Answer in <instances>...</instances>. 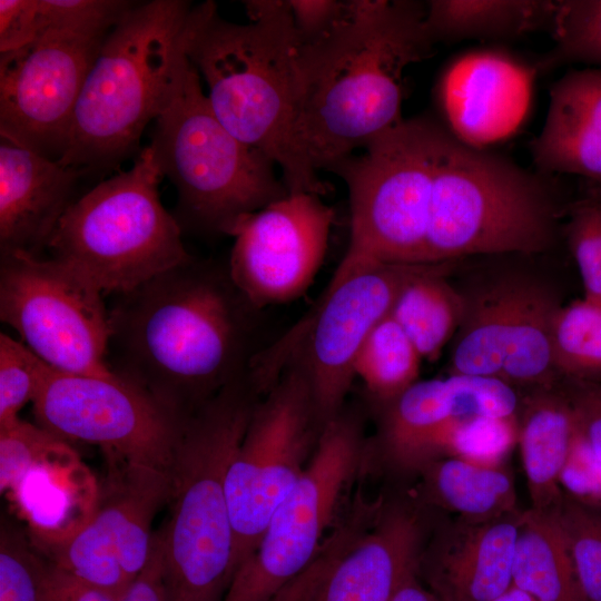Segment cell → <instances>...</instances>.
I'll return each instance as SVG.
<instances>
[{
	"mask_svg": "<svg viewBox=\"0 0 601 601\" xmlns=\"http://www.w3.org/2000/svg\"><path fill=\"white\" fill-rule=\"evenodd\" d=\"M425 4L352 0L345 20L328 36L298 45V147L315 170L364 148L398 125L401 76L432 51Z\"/></svg>",
	"mask_w": 601,
	"mask_h": 601,
	"instance_id": "6da1fadb",
	"label": "cell"
},
{
	"mask_svg": "<svg viewBox=\"0 0 601 601\" xmlns=\"http://www.w3.org/2000/svg\"><path fill=\"white\" fill-rule=\"evenodd\" d=\"M229 276L194 260L116 295L111 371L188 415L238 376L243 325Z\"/></svg>",
	"mask_w": 601,
	"mask_h": 601,
	"instance_id": "7a4b0ae2",
	"label": "cell"
},
{
	"mask_svg": "<svg viewBox=\"0 0 601 601\" xmlns=\"http://www.w3.org/2000/svg\"><path fill=\"white\" fill-rule=\"evenodd\" d=\"M244 4L248 23L223 19L214 1L194 6L188 59L219 121L277 165L289 193L323 196L327 187L296 139L298 41L288 0Z\"/></svg>",
	"mask_w": 601,
	"mask_h": 601,
	"instance_id": "3957f363",
	"label": "cell"
},
{
	"mask_svg": "<svg viewBox=\"0 0 601 601\" xmlns=\"http://www.w3.org/2000/svg\"><path fill=\"white\" fill-rule=\"evenodd\" d=\"M193 7L151 0L134 3L118 20L86 77L60 164L112 170L140 152L141 135L167 104L187 56Z\"/></svg>",
	"mask_w": 601,
	"mask_h": 601,
	"instance_id": "277c9868",
	"label": "cell"
},
{
	"mask_svg": "<svg viewBox=\"0 0 601 601\" xmlns=\"http://www.w3.org/2000/svg\"><path fill=\"white\" fill-rule=\"evenodd\" d=\"M237 377L188 414L170 471L169 514L158 531L168 601H223L233 580L226 474L256 402Z\"/></svg>",
	"mask_w": 601,
	"mask_h": 601,
	"instance_id": "5b68a950",
	"label": "cell"
},
{
	"mask_svg": "<svg viewBox=\"0 0 601 601\" xmlns=\"http://www.w3.org/2000/svg\"><path fill=\"white\" fill-rule=\"evenodd\" d=\"M543 175L461 142L441 122L423 263L548 249L565 208Z\"/></svg>",
	"mask_w": 601,
	"mask_h": 601,
	"instance_id": "8992f818",
	"label": "cell"
},
{
	"mask_svg": "<svg viewBox=\"0 0 601 601\" xmlns=\"http://www.w3.org/2000/svg\"><path fill=\"white\" fill-rule=\"evenodd\" d=\"M161 178L151 147L142 148L129 169L72 201L48 243L50 258L102 295L128 293L193 260L180 225L161 205Z\"/></svg>",
	"mask_w": 601,
	"mask_h": 601,
	"instance_id": "52a82bcc",
	"label": "cell"
},
{
	"mask_svg": "<svg viewBox=\"0 0 601 601\" xmlns=\"http://www.w3.org/2000/svg\"><path fill=\"white\" fill-rule=\"evenodd\" d=\"M154 122L149 146L161 175L200 226L227 234L242 217L289 194L277 165L216 117L188 56Z\"/></svg>",
	"mask_w": 601,
	"mask_h": 601,
	"instance_id": "ba28073f",
	"label": "cell"
},
{
	"mask_svg": "<svg viewBox=\"0 0 601 601\" xmlns=\"http://www.w3.org/2000/svg\"><path fill=\"white\" fill-rule=\"evenodd\" d=\"M441 122L403 119L328 171L349 196L351 236L335 277L377 264H424Z\"/></svg>",
	"mask_w": 601,
	"mask_h": 601,
	"instance_id": "9c48e42d",
	"label": "cell"
},
{
	"mask_svg": "<svg viewBox=\"0 0 601 601\" xmlns=\"http://www.w3.org/2000/svg\"><path fill=\"white\" fill-rule=\"evenodd\" d=\"M423 264H377L332 277L325 292L274 356H257L249 375L268 390L283 370L298 364L309 382L324 426L343 411L355 377L354 362L373 328L385 318L406 280Z\"/></svg>",
	"mask_w": 601,
	"mask_h": 601,
	"instance_id": "30bf717a",
	"label": "cell"
},
{
	"mask_svg": "<svg viewBox=\"0 0 601 601\" xmlns=\"http://www.w3.org/2000/svg\"><path fill=\"white\" fill-rule=\"evenodd\" d=\"M322 428L307 376L292 363L256 402L227 470L234 575L254 553L274 510L306 469Z\"/></svg>",
	"mask_w": 601,
	"mask_h": 601,
	"instance_id": "8fae6325",
	"label": "cell"
},
{
	"mask_svg": "<svg viewBox=\"0 0 601 601\" xmlns=\"http://www.w3.org/2000/svg\"><path fill=\"white\" fill-rule=\"evenodd\" d=\"M364 447L353 415L342 411L323 426L306 469L274 510L223 601H268L314 562Z\"/></svg>",
	"mask_w": 601,
	"mask_h": 601,
	"instance_id": "7c38bea8",
	"label": "cell"
},
{
	"mask_svg": "<svg viewBox=\"0 0 601 601\" xmlns=\"http://www.w3.org/2000/svg\"><path fill=\"white\" fill-rule=\"evenodd\" d=\"M0 318L51 368L110 375L109 312L102 294L52 258L1 254Z\"/></svg>",
	"mask_w": 601,
	"mask_h": 601,
	"instance_id": "4fadbf2b",
	"label": "cell"
},
{
	"mask_svg": "<svg viewBox=\"0 0 601 601\" xmlns=\"http://www.w3.org/2000/svg\"><path fill=\"white\" fill-rule=\"evenodd\" d=\"M32 405L38 425L66 441L98 445L111 461L169 473L187 416L116 373L81 375L50 366Z\"/></svg>",
	"mask_w": 601,
	"mask_h": 601,
	"instance_id": "5bb4252c",
	"label": "cell"
},
{
	"mask_svg": "<svg viewBox=\"0 0 601 601\" xmlns=\"http://www.w3.org/2000/svg\"><path fill=\"white\" fill-rule=\"evenodd\" d=\"M462 292L465 312L452 339L450 374L495 377L525 391L559 382L551 334L561 304L546 285L504 274Z\"/></svg>",
	"mask_w": 601,
	"mask_h": 601,
	"instance_id": "9a60e30c",
	"label": "cell"
},
{
	"mask_svg": "<svg viewBox=\"0 0 601 601\" xmlns=\"http://www.w3.org/2000/svg\"><path fill=\"white\" fill-rule=\"evenodd\" d=\"M106 35L48 32L0 56V136L53 160Z\"/></svg>",
	"mask_w": 601,
	"mask_h": 601,
	"instance_id": "2e32d148",
	"label": "cell"
},
{
	"mask_svg": "<svg viewBox=\"0 0 601 601\" xmlns=\"http://www.w3.org/2000/svg\"><path fill=\"white\" fill-rule=\"evenodd\" d=\"M114 462L92 515L49 550V561L82 582L118 599L146 566L154 518L170 493V473Z\"/></svg>",
	"mask_w": 601,
	"mask_h": 601,
	"instance_id": "e0dca14e",
	"label": "cell"
},
{
	"mask_svg": "<svg viewBox=\"0 0 601 601\" xmlns=\"http://www.w3.org/2000/svg\"><path fill=\"white\" fill-rule=\"evenodd\" d=\"M335 211L319 195L289 193L237 220L228 276L253 307L293 300L314 282Z\"/></svg>",
	"mask_w": 601,
	"mask_h": 601,
	"instance_id": "ac0fdd59",
	"label": "cell"
},
{
	"mask_svg": "<svg viewBox=\"0 0 601 601\" xmlns=\"http://www.w3.org/2000/svg\"><path fill=\"white\" fill-rule=\"evenodd\" d=\"M536 75L534 65L503 50L464 52L450 61L435 85L440 121L461 142L489 149L524 124Z\"/></svg>",
	"mask_w": 601,
	"mask_h": 601,
	"instance_id": "d6986e66",
	"label": "cell"
},
{
	"mask_svg": "<svg viewBox=\"0 0 601 601\" xmlns=\"http://www.w3.org/2000/svg\"><path fill=\"white\" fill-rule=\"evenodd\" d=\"M520 394L495 377L450 374L418 380L385 404L380 444L397 467L420 471L435 436L455 420L516 416Z\"/></svg>",
	"mask_w": 601,
	"mask_h": 601,
	"instance_id": "ffe728a7",
	"label": "cell"
},
{
	"mask_svg": "<svg viewBox=\"0 0 601 601\" xmlns=\"http://www.w3.org/2000/svg\"><path fill=\"white\" fill-rule=\"evenodd\" d=\"M522 512L489 521L457 518L436 532L418 569L439 601H492L512 584Z\"/></svg>",
	"mask_w": 601,
	"mask_h": 601,
	"instance_id": "44dd1931",
	"label": "cell"
},
{
	"mask_svg": "<svg viewBox=\"0 0 601 601\" xmlns=\"http://www.w3.org/2000/svg\"><path fill=\"white\" fill-rule=\"evenodd\" d=\"M423 539L414 510L401 504L385 508L306 601H391L406 578L418 571Z\"/></svg>",
	"mask_w": 601,
	"mask_h": 601,
	"instance_id": "7402d4cb",
	"label": "cell"
},
{
	"mask_svg": "<svg viewBox=\"0 0 601 601\" xmlns=\"http://www.w3.org/2000/svg\"><path fill=\"white\" fill-rule=\"evenodd\" d=\"M82 171L1 139L0 250L39 256L65 211Z\"/></svg>",
	"mask_w": 601,
	"mask_h": 601,
	"instance_id": "603a6c76",
	"label": "cell"
},
{
	"mask_svg": "<svg viewBox=\"0 0 601 601\" xmlns=\"http://www.w3.org/2000/svg\"><path fill=\"white\" fill-rule=\"evenodd\" d=\"M544 175L601 184V69H570L550 90L544 125L530 145Z\"/></svg>",
	"mask_w": 601,
	"mask_h": 601,
	"instance_id": "cb8c5ba5",
	"label": "cell"
},
{
	"mask_svg": "<svg viewBox=\"0 0 601 601\" xmlns=\"http://www.w3.org/2000/svg\"><path fill=\"white\" fill-rule=\"evenodd\" d=\"M518 426L530 509L550 511L563 494L560 475L575 434L572 412L559 382L520 395Z\"/></svg>",
	"mask_w": 601,
	"mask_h": 601,
	"instance_id": "d4e9b609",
	"label": "cell"
},
{
	"mask_svg": "<svg viewBox=\"0 0 601 601\" xmlns=\"http://www.w3.org/2000/svg\"><path fill=\"white\" fill-rule=\"evenodd\" d=\"M449 264H423L402 286L390 312L422 359L430 362L452 342L465 312L463 292L445 278Z\"/></svg>",
	"mask_w": 601,
	"mask_h": 601,
	"instance_id": "484cf974",
	"label": "cell"
},
{
	"mask_svg": "<svg viewBox=\"0 0 601 601\" xmlns=\"http://www.w3.org/2000/svg\"><path fill=\"white\" fill-rule=\"evenodd\" d=\"M556 1L431 0L424 23L433 41L514 38L552 28Z\"/></svg>",
	"mask_w": 601,
	"mask_h": 601,
	"instance_id": "4316f807",
	"label": "cell"
},
{
	"mask_svg": "<svg viewBox=\"0 0 601 601\" xmlns=\"http://www.w3.org/2000/svg\"><path fill=\"white\" fill-rule=\"evenodd\" d=\"M425 496L469 521H489L518 513L511 473L504 466H483L442 457L420 471Z\"/></svg>",
	"mask_w": 601,
	"mask_h": 601,
	"instance_id": "83f0119b",
	"label": "cell"
},
{
	"mask_svg": "<svg viewBox=\"0 0 601 601\" xmlns=\"http://www.w3.org/2000/svg\"><path fill=\"white\" fill-rule=\"evenodd\" d=\"M512 583L540 601H584L566 542L550 512H522Z\"/></svg>",
	"mask_w": 601,
	"mask_h": 601,
	"instance_id": "f1b7e54d",
	"label": "cell"
},
{
	"mask_svg": "<svg viewBox=\"0 0 601 601\" xmlns=\"http://www.w3.org/2000/svg\"><path fill=\"white\" fill-rule=\"evenodd\" d=\"M421 361L411 339L388 314L362 345L354 373L371 395L385 405L418 381Z\"/></svg>",
	"mask_w": 601,
	"mask_h": 601,
	"instance_id": "f546056e",
	"label": "cell"
},
{
	"mask_svg": "<svg viewBox=\"0 0 601 601\" xmlns=\"http://www.w3.org/2000/svg\"><path fill=\"white\" fill-rule=\"evenodd\" d=\"M560 378L601 380V303L583 297L556 312L551 334Z\"/></svg>",
	"mask_w": 601,
	"mask_h": 601,
	"instance_id": "4dcf8cb0",
	"label": "cell"
},
{
	"mask_svg": "<svg viewBox=\"0 0 601 601\" xmlns=\"http://www.w3.org/2000/svg\"><path fill=\"white\" fill-rule=\"evenodd\" d=\"M518 415L455 420L433 440L428 462L454 457L483 466H504L518 445Z\"/></svg>",
	"mask_w": 601,
	"mask_h": 601,
	"instance_id": "1f68e13d",
	"label": "cell"
},
{
	"mask_svg": "<svg viewBox=\"0 0 601 601\" xmlns=\"http://www.w3.org/2000/svg\"><path fill=\"white\" fill-rule=\"evenodd\" d=\"M553 47L534 65L538 73L572 63L601 69V0L556 1Z\"/></svg>",
	"mask_w": 601,
	"mask_h": 601,
	"instance_id": "d6a6232c",
	"label": "cell"
},
{
	"mask_svg": "<svg viewBox=\"0 0 601 601\" xmlns=\"http://www.w3.org/2000/svg\"><path fill=\"white\" fill-rule=\"evenodd\" d=\"M546 512L564 536L584 601H601V510L563 493Z\"/></svg>",
	"mask_w": 601,
	"mask_h": 601,
	"instance_id": "836d02e7",
	"label": "cell"
},
{
	"mask_svg": "<svg viewBox=\"0 0 601 601\" xmlns=\"http://www.w3.org/2000/svg\"><path fill=\"white\" fill-rule=\"evenodd\" d=\"M564 236L581 275L584 297L601 303V184L585 181L566 204Z\"/></svg>",
	"mask_w": 601,
	"mask_h": 601,
	"instance_id": "e575fe53",
	"label": "cell"
},
{
	"mask_svg": "<svg viewBox=\"0 0 601 601\" xmlns=\"http://www.w3.org/2000/svg\"><path fill=\"white\" fill-rule=\"evenodd\" d=\"M132 4L124 0H37V38L48 32L106 35Z\"/></svg>",
	"mask_w": 601,
	"mask_h": 601,
	"instance_id": "d590c367",
	"label": "cell"
},
{
	"mask_svg": "<svg viewBox=\"0 0 601 601\" xmlns=\"http://www.w3.org/2000/svg\"><path fill=\"white\" fill-rule=\"evenodd\" d=\"M49 368L22 342L0 335V424L10 422L32 402Z\"/></svg>",
	"mask_w": 601,
	"mask_h": 601,
	"instance_id": "8d00e7d4",
	"label": "cell"
},
{
	"mask_svg": "<svg viewBox=\"0 0 601 601\" xmlns=\"http://www.w3.org/2000/svg\"><path fill=\"white\" fill-rule=\"evenodd\" d=\"M62 439L19 417L0 424V490L11 491Z\"/></svg>",
	"mask_w": 601,
	"mask_h": 601,
	"instance_id": "74e56055",
	"label": "cell"
},
{
	"mask_svg": "<svg viewBox=\"0 0 601 601\" xmlns=\"http://www.w3.org/2000/svg\"><path fill=\"white\" fill-rule=\"evenodd\" d=\"M46 566L21 534L1 526L0 601H40Z\"/></svg>",
	"mask_w": 601,
	"mask_h": 601,
	"instance_id": "f35d334b",
	"label": "cell"
},
{
	"mask_svg": "<svg viewBox=\"0 0 601 601\" xmlns=\"http://www.w3.org/2000/svg\"><path fill=\"white\" fill-rule=\"evenodd\" d=\"M577 435L601 460V380L560 378Z\"/></svg>",
	"mask_w": 601,
	"mask_h": 601,
	"instance_id": "ab89813d",
	"label": "cell"
},
{
	"mask_svg": "<svg viewBox=\"0 0 601 601\" xmlns=\"http://www.w3.org/2000/svg\"><path fill=\"white\" fill-rule=\"evenodd\" d=\"M560 486L572 500L601 510V460L577 433L560 475Z\"/></svg>",
	"mask_w": 601,
	"mask_h": 601,
	"instance_id": "60d3db41",
	"label": "cell"
},
{
	"mask_svg": "<svg viewBox=\"0 0 601 601\" xmlns=\"http://www.w3.org/2000/svg\"><path fill=\"white\" fill-rule=\"evenodd\" d=\"M299 46L317 42L334 31L348 16L352 0H288Z\"/></svg>",
	"mask_w": 601,
	"mask_h": 601,
	"instance_id": "b9f144b4",
	"label": "cell"
},
{
	"mask_svg": "<svg viewBox=\"0 0 601 601\" xmlns=\"http://www.w3.org/2000/svg\"><path fill=\"white\" fill-rule=\"evenodd\" d=\"M349 542L351 536L346 531H336L325 541L314 562L268 601H306L346 550Z\"/></svg>",
	"mask_w": 601,
	"mask_h": 601,
	"instance_id": "7bdbcfd3",
	"label": "cell"
},
{
	"mask_svg": "<svg viewBox=\"0 0 601 601\" xmlns=\"http://www.w3.org/2000/svg\"><path fill=\"white\" fill-rule=\"evenodd\" d=\"M37 37V0H0V52L18 50Z\"/></svg>",
	"mask_w": 601,
	"mask_h": 601,
	"instance_id": "ee69618b",
	"label": "cell"
},
{
	"mask_svg": "<svg viewBox=\"0 0 601 601\" xmlns=\"http://www.w3.org/2000/svg\"><path fill=\"white\" fill-rule=\"evenodd\" d=\"M40 601H119V599L80 581L47 560Z\"/></svg>",
	"mask_w": 601,
	"mask_h": 601,
	"instance_id": "f6af8a7d",
	"label": "cell"
},
{
	"mask_svg": "<svg viewBox=\"0 0 601 601\" xmlns=\"http://www.w3.org/2000/svg\"><path fill=\"white\" fill-rule=\"evenodd\" d=\"M119 601H168L158 532L154 533L151 552L146 566L128 585Z\"/></svg>",
	"mask_w": 601,
	"mask_h": 601,
	"instance_id": "bcb514c9",
	"label": "cell"
},
{
	"mask_svg": "<svg viewBox=\"0 0 601 601\" xmlns=\"http://www.w3.org/2000/svg\"><path fill=\"white\" fill-rule=\"evenodd\" d=\"M391 601H439V599L430 589L422 585L416 571L406 578Z\"/></svg>",
	"mask_w": 601,
	"mask_h": 601,
	"instance_id": "7dc6e473",
	"label": "cell"
},
{
	"mask_svg": "<svg viewBox=\"0 0 601 601\" xmlns=\"http://www.w3.org/2000/svg\"><path fill=\"white\" fill-rule=\"evenodd\" d=\"M492 601H540L528 591L513 583Z\"/></svg>",
	"mask_w": 601,
	"mask_h": 601,
	"instance_id": "c3c4849f",
	"label": "cell"
}]
</instances>
